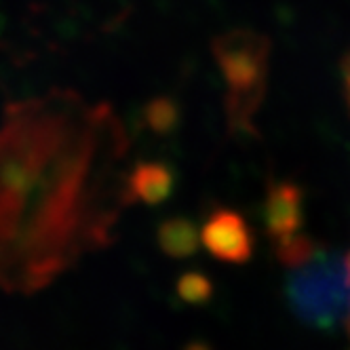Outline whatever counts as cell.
<instances>
[{
  "mask_svg": "<svg viewBox=\"0 0 350 350\" xmlns=\"http://www.w3.org/2000/svg\"><path fill=\"white\" fill-rule=\"evenodd\" d=\"M344 89H346V102L350 108V51H348L346 62H344Z\"/></svg>",
  "mask_w": 350,
  "mask_h": 350,
  "instance_id": "obj_1",
  "label": "cell"
}]
</instances>
